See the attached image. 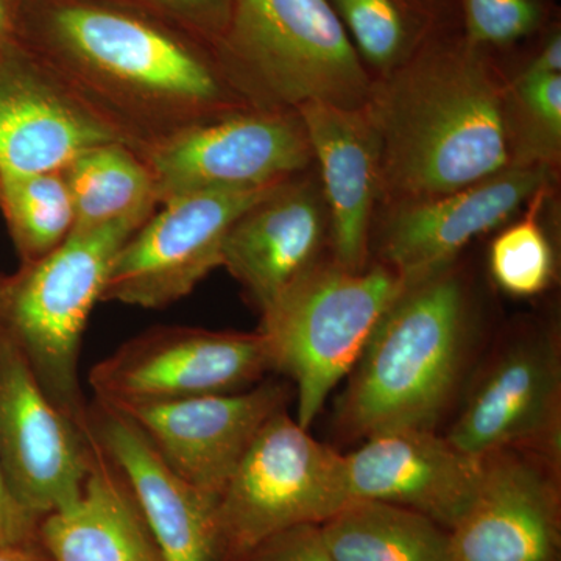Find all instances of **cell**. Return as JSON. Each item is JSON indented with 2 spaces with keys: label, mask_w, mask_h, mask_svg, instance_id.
<instances>
[{
  "label": "cell",
  "mask_w": 561,
  "mask_h": 561,
  "mask_svg": "<svg viewBox=\"0 0 561 561\" xmlns=\"http://www.w3.org/2000/svg\"><path fill=\"white\" fill-rule=\"evenodd\" d=\"M16 36L138 154L251 108L213 44L116 0H21Z\"/></svg>",
  "instance_id": "1"
},
{
  "label": "cell",
  "mask_w": 561,
  "mask_h": 561,
  "mask_svg": "<svg viewBox=\"0 0 561 561\" xmlns=\"http://www.w3.org/2000/svg\"><path fill=\"white\" fill-rule=\"evenodd\" d=\"M381 187L400 202L465 190L512 165L505 90L481 47L427 41L371 88Z\"/></svg>",
  "instance_id": "2"
},
{
  "label": "cell",
  "mask_w": 561,
  "mask_h": 561,
  "mask_svg": "<svg viewBox=\"0 0 561 561\" xmlns=\"http://www.w3.org/2000/svg\"><path fill=\"white\" fill-rule=\"evenodd\" d=\"M467 332V300L451 273L405 287L350 373L339 411L343 426L367 438L434 431L459 382Z\"/></svg>",
  "instance_id": "3"
},
{
  "label": "cell",
  "mask_w": 561,
  "mask_h": 561,
  "mask_svg": "<svg viewBox=\"0 0 561 561\" xmlns=\"http://www.w3.org/2000/svg\"><path fill=\"white\" fill-rule=\"evenodd\" d=\"M221 73L256 110L308 103L359 110L373 83L328 0H231L213 44Z\"/></svg>",
  "instance_id": "4"
},
{
  "label": "cell",
  "mask_w": 561,
  "mask_h": 561,
  "mask_svg": "<svg viewBox=\"0 0 561 561\" xmlns=\"http://www.w3.org/2000/svg\"><path fill=\"white\" fill-rule=\"evenodd\" d=\"M147 220L73 230L47 256L0 275V335L20 351L47 398L87 434L90 404L79 375L84 328L114 257Z\"/></svg>",
  "instance_id": "5"
},
{
  "label": "cell",
  "mask_w": 561,
  "mask_h": 561,
  "mask_svg": "<svg viewBox=\"0 0 561 561\" xmlns=\"http://www.w3.org/2000/svg\"><path fill=\"white\" fill-rule=\"evenodd\" d=\"M405 289L386 264L353 272L317 264L272 308L260 332L272 370L297 387V423L309 427L332 390L353 370L383 312Z\"/></svg>",
  "instance_id": "6"
},
{
  "label": "cell",
  "mask_w": 561,
  "mask_h": 561,
  "mask_svg": "<svg viewBox=\"0 0 561 561\" xmlns=\"http://www.w3.org/2000/svg\"><path fill=\"white\" fill-rule=\"evenodd\" d=\"M350 501L345 456L312 438L284 409L257 432L221 491L217 557L245 561L273 535L321 526Z\"/></svg>",
  "instance_id": "7"
},
{
  "label": "cell",
  "mask_w": 561,
  "mask_h": 561,
  "mask_svg": "<svg viewBox=\"0 0 561 561\" xmlns=\"http://www.w3.org/2000/svg\"><path fill=\"white\" fill-rule=\"evenodd\" d=\"M158 205L210 191L273 186L313 161L298 111H236L198 125L139 154Z\"/></svg>",
  "instance_id": "8"
},
{
  "label": "cell",
  "mask_w": 561,
  "mask_h": 561,
  "mask_svg": "<svg viewBox=\"0 0 561 561\" xmlns=\"http://www.w3.org/2000/svg\"><path fill=\"white\" fill-rule=\"evenodd\" d=\"M272 370L261 332L162 327L125 342L90 373L95 401L162 404L250 389Z\"/></svg>",
  "instance_id": "9"
},
{
  "label": "cell",
  "mask_w": 561,
  "mask_h": 561,
  "mask_svg": "<svg viewBox=\"0 0 561 561\" xmlns=\"http://www.w3.org/2000/svg\"><path fill=\"white\" fill-rule=\"evenodd\" d=\"M283 183V181H280ZM279 184V183H278ZM278 184L250 191H210L164 203L122 245L101 301L168 308L224 264L228 231Z\"/></svg>",
  "instance_id": "10"
},
{
  "label": "cell",
  "mask_w": 561,
  "mask_h": 561,
  "mask_svg": "<svg viewBox=\"0 0 561 561\" xmlns=\"http://www.w3.org/2000/svg\"><path fill=\"white\" fill-rule=\"evenodd\" d=\"M94 438L41 389L20 351L0 335V470L32 518L79 500Z\"/></svg>",
  "instance_id": "11"
},
{
  "label": "cell",
  "mask_w": 561,
  "mask_h": 561,
  "mask_svg": "<svg viewBox=\"0 0 561 561\" xmlns=\"http://www.w3.org/2000/svg\"><path fill=\"white\" fill-rule=\"evenodd\" d=\"M561 359L557 339L531 334L507 346L472 389L448 440L472 457L502 449L560 459Z\"/></svg>",
  "instance_id": "12"
},
{
  "label": "cell",
  "mask_w": 561,
  "mask_h": 561,
  "mask_svg": "<svg viewBox=\"0 0 561 561\" xmlns=\"http://www.w3.org/2000/svg\"><path fill=\"white\" fill-rule=\"evenodd\" d=\"M108 142L125 144L35 51L0 43V173L60 172Z\"/></svg>",
  "instance_id": "13"
},
{
  "label": "cell",
  "mask_w": 561,
  "mask_h": 561,
  "mask_svg": "<svg viewBox=\"0 0 561 561\" xmlns=\"http://www.w3.org/2000/svg\"><path fill=\"white\" fill-rule=\"evenodd\" d=\"M548 180L549 165H511L451 194L398 203L383 228V264L405 287L440 275L468 243L540 197Z\"/></svg>",
  "instance_id": "14"
},
{
  "label": "cell",
  "mask_w": 561,
  "mask_h": 561,
  "mask_svg": "<svg viewBox=\"0 0 561 561\" xmlns=\"http://www.w3.org/2000/svg\"><path fill=\"white\" fill-rule=\"evenodd\" d=\"M287 400L289 389L268 381L234 393L114 409L138 424L181 478L219 501L257 432Z\"/></svg>",
  "instance_id": "15"
},
{
  "label": "cell",
  "mask_w": 561,
  "mask_h": 561,
  "mask_svg": "<svg viewBox=\"0 0 561 561\" xmlns=\"http://www.w3.org/2000/svg\"><path fill=\"white\" fill-rule=\"evenodd\" d=\"M556 465L502 449L483 457L478 494L449 530L453 561H559Z\"/></svg>",
  "instance_id": "16"
},
{
  "label": "cell",
  "mask_w": 561,
  "mask_h": 561,
  "mask_svg": "<svg viewBox=\"0 0 561 561\" xmlns=\"http://www.w3.org/2000/svg\"><path fill=\"white\" fill-rule=\"evenodd\" d=\"M351 500L401 505L451 530L470 508L483 457L460 451L432 430L383 432L345 456Z\"/></svg>",
  "instance_id": "17"
},
{
  "label": "cell",
  "mask_w": 561,
  "mask_h": 561,
  "mask_svg": "<svg viewBox=\"0 0 561 561\" xmlns=\"http://www.w3.org/2000/svg\"><path fill=\"white\" fill-rule=\"evenodd\" d=\"M328 228L323 192L312 181L291 176L232 224L221 267L265 312L319 264Z\"/></svg>",
  "instance_id": "18"
},
{
  "label": "cell",
  "mask_w": 561,
  "mask_h": 561,
  "mask_svg": "<svg viewBox=\"0 0 561 561\" xmlns=\"http://www.w3.org/2000/svg\"><path fill=\"white\" fill-rule=\"evenodd\" d=\"M90 431L130 486L164 561L219 559L217 500L181 478L138 424L117 409L94 401Z\"/></svg>",
  "instance_id": "19"
},
{
  "label": "cell",
  "mask_w": 561,
  "mask_h": 561,
  "mask_svg": "<svg viewBox=\"0 0 561 561\" xmlns=\"http://www.w3.org/2000/svg\"><path fill=\"white\" fill-rule=\"evenodd\" d=\"M297 111L320 162L334 262L348 271H364L368 228L381 190L378 133L365 108L308 103Z\"/></svg>",
  "instance_id": "20"
},
{
  "label": "cell",
  "mask_w": 561,
  "mask_h": 561,
  "mask_svg": "<svg viewBox=\"0 0 561 561\" xmlns=\"http://www.w3.org/2000/svg\"><path fill=\"white\" fill-rule=\"evenodd\" d=\"M36 534L51 561H164L130 486L95 440L79 500L41 518Z\"/></svg>",
  "instance_id": "21"
},
{
  "label": "cell",
  "mask_w": 561,
  "mask_h": 561,
  "mask_svg": "<svg viewBox=\"0 0 561 561\" xmlns=\"http://www.w3.org/2000/svg\"><path fill=\"white\" fill-rule=\"evenodd\" d=\"M320 529L337 561H453L449 530L389 502L351 500Z\"/></svg>",
  "instance_id": "22"
},
{
  "label": "cell",
  "mask_w": 561,
  "mask_h": 561,
  "mask_svg": "<svg viewBox=\"0 0 561 561\" xmlns=\"http://www.w3.org/2000/svg\"><path fill=\"white\" fill-rule=\"evenodd\" d=\"M61 173L76 216L73 230H91L124 219H150L157 210L149 169L125 144L92 147Z\"/></svg>",
  "instance_id": "23"
},
{
  "label": "cell",
  "mask_w": 561,
  "mask_h": 561,
  "mask_svg": "<svg viewBox=\"0 0 561 561\" xmlns=\"http://www.w3.org/2000/svg\"><path fill=\"white\" fill-rule=\"evenodd\" d=\"M0 210L21 264L57 250L76 225L61 171L0 173Z\"/></svg>",
  "instance_id": "24"
},
{
  "label": "cell",
  "mask_w": 561,
  "mask_h": 561,
  "mask_svg": "<svg viewBox=\"0 0 561 561\" xmlns=\"http://www.w3.org/2000/svg\"><path fill=\"white\" fill-rule=\"evenodd\" d=\"M512 165H551L561 147V73L524 77L505 91Z\"/></svg>",
  "instance_id": "25"
},
{
  "label": "cell",
  "mask_w": 561,
  "mask_h": 561,
  "mask_svg": "<svg viewBox=\"0 0 561 561\" xmlns=\"http://www.w3.org/2000/svg\"><path fill=\"white\" fill-rule=\"evenodd\" d=\"M371 68L389 73L415 51V16L402 0H328Z\"/></svg>",
  "instance_id": "26"
},
{
  "label": "cell",
  "mask_w": 561,
  "mask_h": 561,
  "mask_svg": "<svg viewBox=\"0 0 561 561\" xmlns=\"http://www.w3.org/2000/svg\"><path fill=\"white\" fill-rule=\"evenodd\" d=\"M490 267L502 289L515 297H534L553 276V251L534 214L516 221L491 243Z\"/></svg>",
  "instance_id": "27"
},
{
  "label": "cell",
  "mask_w": 561,
  "mask_h": 561,
  "mask_svg": "<svg viewBox=\"0 0 561 561\" xmlns=\"http://www.w3.org/2000/svg\"><path fill=\"white\" fill-rule=\"evenodd\" d=\"M465 38L478 47L511 46L541 27L542 0H460Z\"/></svg>",
  "instance_id": "28"
},
{
  "label": "cell",
  "mask_w": 561,
  "mask_h": 561,
  "mask_svg": "<svg viewBox=\"0 0 561 561\" xmlns=\"http://www.w3.org/2000/svg\"><path fill=\"white\" fill-rule=\"evenodd\" d=\"M161 20L172 22L192 35L214 44L227 28L231 0H116Z\"/></svg>",
  "instance_id": "29"
},
{
  "label": "cell",
  "mask_w": 561,
  "mask_h": 561,
  "mask_svg": "<svg viewBox=\"0 0 561 561\" xmlns=\"http://www.w3.org/2000/svg\"><path fill=\"white\" fill-rule=\"evenodd\" d=\"M245 561H337L319 524H301L279 531L257 546Z\"/></svg>",
  "instance_id": "30"
},
{
  "label": "cell",
  "mask_w": 561,
  "mask_h": 561,
  "mask_svg": "<svg viewBox=\"0 0 561 561\" xmlns=\"http://www.w3.org/2000/svg\"><path fill=\"white\" fill-rule=\"evenodd\" d=\"M38 522L18 504L0 470V546L32 545Z\"/></svg>",
  "instance_id": "31"
},
{
  "label": "cell",
  "mask_w": 561,
  "mask_h": 561,
  "mask_svg": "<svg viewBox=\"0 0 561 561\" xmlns=\"http://www.w3.org/2000/svg\"><path fill=\"white\" fill-rule=\"evenodd\" d=\"M561 70V36L560 32H553L546 41L542 49L530 65L519 76L524 77H549L560 76Z\"/></svg>",
  "instance_id": "32"
},
{
  "label": "cell",
  "mask_w": 561,
  "mask_h": 561,
  "mask_svg": "<svg viewBox=\"0 0 561 561\" xmlns=\"http://www.w3.org/2000/svg\"><path fill=\"white\" fill-rule=\"evenodd\" d=\"M21 0H0V43L16 38Z\"/></svg>",
  "instance_id": "33"
},
{
  "label": "cell",
  "mask_w": 561,
  "mask_h": 561,
  "mask_svg": "<svg viewBox=\"0 0 561 561\" xmlns=\"http://www.w3.org/2000/svg\"><path fill=\"white\" fill-rule=\"evenodd\" d=\"M32 545L0 546V561H43Z\"/></svg>",
  "instance_id": "34"
}]
</instances>
